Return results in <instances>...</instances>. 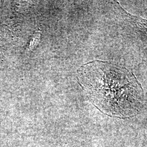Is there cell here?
Wrapping results in <instances>:
<instances>
[{
	"mask_svg": "<svg viewBox=\"0 0 147 147\" xmlns=\"http://www.w3.org/2000/svg\"><path fill=\"white\" fill-rule=\"evenodd\" d=\"M78 79L93 104L109 116L130 117L141 108V85L127 69L94 61L79 68Z\"/></svg>",
	"mask_w": 147,
	"mask_h": 147,
	"instance_id": "6da1fadb",
	"label": "cell"
}]
</instances>
